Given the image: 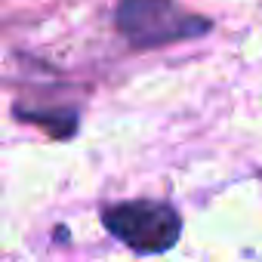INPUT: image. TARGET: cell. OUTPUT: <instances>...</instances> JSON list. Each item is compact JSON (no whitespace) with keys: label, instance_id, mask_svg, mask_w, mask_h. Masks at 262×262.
Returning a JSON list of instances; mask_svg holds the SVG:
<instances>
[{"label":"cell","instance_id":"6da1fadb","mask_svg":"<svg viewBox=\"0 0 262 262\" xmlns=\"http://www.w3.org/2000/svg\"><path fill=\"white\" fill-rule=\"evenodd\" d=\"M114 25L120 37L139 53L194 40L213 31V19L185 10L179 0H117Z\"/></svg>","mask_w":262,"mask_h":262},{"label":"cell","instance_id":"7a4b0ae2","mask_svg":"<svg viewBox=\"0 0 262 262\" xmlns=\"http://www.w3.org/2000/svg\"><path fill=\"white\" fill-rule=\"evenodd\" d=\"M99 219L111 237H117L123 247H129L139 256L167 253L182 237V216L167 201H117L105 204L99 210Z\"/></svg>","mask_w":262,"mask_h":262},{"label":"cell","instance_id":"3957f363","mask_svg":"<svg viewBox=\"0 0 262 262\" xmlns=\"http://www.w3.org/2000/svg\"><path fill=\"white\" fill-rule=\"evenodd\" d=\"M19 117L22 120H31L37 126H47L56 139H68V136L77 133V111H56V114H43V111L25 114V111H19Z\"/></svg>","mask_w":262,"mask_h":262}]
</instances>
